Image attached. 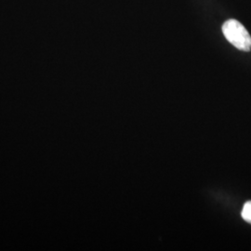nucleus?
Here are the masks:
<instances>
[{
	"label": "nucleus",
	"mask_w": 251,
	"mask_h": 251,
	"mask_svg": "<svg viewBox=\"0 0 251 251\" xmlns=\"http://www.w3.org/2000/svg\"><path fill=\"white\" fill-rule=\"evenodd\" d=\"M223 33L226 39L236 49L243 51L251 50V36L241 23L236 20H228L223 25Z\"/></svg>",
	"instance_id": "obj_1"
},
{
	"label": "nucleus",
	"mask_w": 251,
	"mask_h": 251,
	"mask_svg": "<svg viewBox=\"0 0 251 251\" xmlns=\"http://www.w3.org/2000/svg\"><path fill=\"white\" fill-rule=\"evenodd\" d=\"M241 215H242L243 219H244L246 222H248L249 224H251V201L247 202V203L244 205Z\"/></svg>",
	"instance_id": "obj_2"
}]
</instances>
